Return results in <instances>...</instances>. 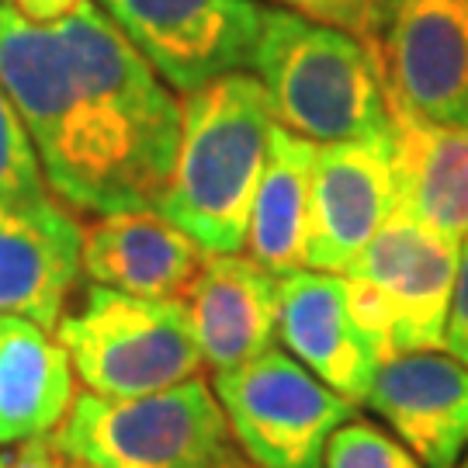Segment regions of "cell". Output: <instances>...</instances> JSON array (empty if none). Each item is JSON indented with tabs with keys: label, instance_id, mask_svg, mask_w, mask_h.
Listing matches in <instances>:
<instances>
[{
	"label": "cell",
	"instance_id": "30bf717a",
	"mask_svg": "<svg viewBox=\"0 0 468 468\" xmlns=\"http://www.w3.org/2000/svg\"><path fill=\"white\" fill-rule=\"evenodd\" d=\"M368 46L402 108L468 129V0H392Z\"/></svg>",
	"mask_w": 468,
	"mask_h": 468
},
{
	"label": "cell",
	"instance_id": "ba28073f",
	"mask_svg": "<svg viewBox=\"0 0 468 468\" xmlns=\"http://www.w3.org/2000/svg\"><path fill=\"white\" fill-rule=\"evenodd\" d=\"M170 90L191 94L253 67L268 7L257 0H94Z\"/></svg>",
	"mask_w": 468,
	"mask_h": 468
},
{
	"label": "cell",
	"instance_id": "83f0119b",
	"mask_svg": "<svg viewBox=\"0 0 468 468\" xmlns=\"http://www.w3.org/2000/svg\"><path fill=\"white\" fill-rule=\"evenodd\" d=\"M67 468H94V465H84V462H69Z\"/></svg>",
	"mask_w": 468,
	"mask_h": 468
},
{
	"label": "cell",
	"instance_id": "8fae6325",
	"mask_svg": "<svg viewBox=\"0 0 468 468\" xmlns=\"http://www.w3.org/2000/svg\"><path fill=\"white\" fill-rule=\"evenodd\" d=\"M396 212L388 133L319 143L309 198L305 271L344 274Z\"/></svg>",
	"mask_w": 468,
	"mask_h": 468
},
{
	"label": "cell",
	"instance_id": "9a60e30c",
	"mask_svg": "<svg viewBox=\"0 0 468 468\" xmlns=\"http://www.w3.org/2000/svg\"><path fill=\"white\" fill-rule=\"evenodd\" d=\"M181 302L205 368L216 375L247 365L278 340V278L247 250L208 253Z\"/></svg>",
	"mask_w": 468,
	"mask_h": 468
},
{
	"label": "cell",
	"instance_id": "ac0fdd59",
	"mask_svg": "<svg viewBox=\"0 0 468 468\" xmlns=\"http://www.w3.org/2000/svg\"><path fill=\"white\" fill-rule=\"evenodd\" d=\"M73 368L56 334L0 316V448L52 434L73 402Z\"/></svg>",
	"mask_w": 468,
	"mask_h": 468
},
{
	"label": "cell",
	"instance_id": "e0dca14e",
	"mask_svg": "<svg viewBox=\"0 0 468 468\" xmlns=\"http://www.w3.org/2000/svg\"><path fill=\"white\" fill-rule=\"evenodd\" d=\"M388 139L396 208L462 247L468 239V129L427 122L388 94Z\"/></svg>",
	"mask_w": 468,
	"mask_h": 468
},
{
	"label": "cell",
	"instance_id": "d6986e66",
	"mask_svg": "<svg viewBox=\"0 0 468 468\" xmlns=\"http://www.w3.org/2000/svg\"><path fill=\"white\" fill-rule=\"evenodd\" d=\"M319 143L288 133L274 122L268 139V160L253 195L247 247L261 268L274 278L305 271V236H309V198Z\"/></svg>",
	"mask_w": 468,
	"mask_h": 468
},
{
	"label": "cell",
	"instance_id": "cb8c5ba5",
	"mask_svg": "<svg viewBox=\"0 0 468 468\" xmlns=\"http://www.w3.org/2000/svg\"><path fill=\"white\" fill-rule=\"evenodd\" d=\"M67 465L69 458L59 452L56 431L21 441L15 452H11V462H7V468H67Z\"/></svg>",
	"mask_w": 468,
	"mask_h": 468
},
{
	"label": "cell",
	"instance_id": "4316f807",
	"mask_svg": "<svg viewBox=\"0 0 468 468\" xmlns=\"http://www.w3.org/2000/svg\"><path fill=\"white\" fill-rule=\"evenodd\" d=\"M7 462H11V452H0V468H7Z\"/></svg>",
	"mask_w": 468,
	"mask_h": 468
},
{
	"label": "cell",
	"instance_id": "6da1fadb",
	"mask_svg": "<svg viewBox=\"0 0 468 468\" xmlns=\"http://www.w3.org/2000/svg\"><path fill=\"white\" fill-rule=\"evenodd\" d=\"M271 129L264 84L243 69L185 94L177 156L153 208L205 253H239Z\"/></svg>",
	"mask_w": 468,
	"mask_h": 468
},
{
	"label": "cell",
	"instance_id": "4fadbf2b",
	"mask_svg": "<svg viewBox=\"0 0 468 468\" xmlns=\"http://www.w3.org/2000/svg\"><path fill=\"white\" fill-rule=\"evenodd\" d=\"M368 410L423 468H454L468 452V365L454 354L402 351L385 357Z\"/></svg>",
	"mask_w": 468,
	"mask_h": 468
},
{
	"label": "cell",
	"instance_id": "f1b7e54d",
	"mask_svg": "<svg viewBox=\"0 0 468 468\" xmlns=\"http://www.w3.org/2000/svg\"><path fill=\"white\" fill-rule=\"evenodd\" d=\"M454 468H468V452H465V458H462V462H458Z\"/></svg>",
	"mask_w": 468,
	"mask_h": 468
},
{
	"label": "cell",
	"instance_id": "603a6c76",
	"mask_svg": "<svg viewBox=\"0 0 468 468\" xmlns=\"http://www.w3.org/2000/svg\"><path fill=\"white\" fill-rule=\"evenodd\" d=\"M444 347H448V354H454L462 365H468V239L462 243V257H458V278H454Z\"/></svg>",
	"mask_w": 468,
	"mask_h": 468
},
{
	"label": "cell",
	"instance_id": "484cf974",
	"mask_svg": "<svg viewBox=\"0 0 468 468\" xmlns=\"http://www.w3.org/2000/svg\"><path fill=\"white\" fill-rule=\"evenodd\" d=\"M208 468H261V465H253L250 458L239 452V448H233V452H226L216 465H208Z\"/></svg>",
	"mask_w": 468,
	"mask_h": 468
},
{
	"label": "cell",
	"instance_id": "9c48e42d",
	"mask_svg": "<svg viewBox=\"0 0 468 468\" xmlns=\"http://www.w3.org/2000/svg\"><path fill=\"white\" fill-rule=\"evenodd\" d=\"M458 257V243L396 208L344 271L378 302L392 354L444 347Z\"/></svg>",
	"mask_w": 468,
	"mask_h": 468
},
{
	"label": "cell",
	"instance_id": "7a4b0ae2",
	"mask_svg": "<svg viewBox=\"0 0 468 468\" xmlns=\"http://www.w3.org/2000/svg\"><path fill=\"white\" fill-rule=\"evenodd\" d=\"M0 84L56 198L77 216L143 208L77 87L59 28L25 17L11 0H0Z\"/></svg>",
	"mask_w": 468,
	"mask_h": 468
},
{
	"label": "cell",
	"instance_id": "52a82bcc",
	"mask_svg": "<svg viewBox=\"0 0 468 468\" xmlns=\"http://www.w3.org/2000/svg\"><path fill=\"white\" fill-rule=\"evenodd\" d=\"M212 388L233 444L261 468H323L334 431L357 417V402L319 382L284 347L218 371Z\"/></svg>",
	"mask_w": 468,
	"mask_h": 468
},
{
	"label": "cell",
	"instance_id": "ffe728a7",
	"mask_svg": "<svg viewBox=\"0 0 468 468\" xmlns=\"http://www.w3.org/2000/svg\"><path fill=\"white\" fill-rule=\"evenodd\" d=\"M323 468H423V462L378 423L351 417L330 437Z\"/></svg>",
	"mask_w": 468,
	"mask_h": 468
},
{
	"label": "cell",
	"instance_id": "d4e9b609",
	"mask_svg": "<svg viewBox=\"0 0 468 468\" xmlns=\"http://www.w3.org/2000/svg\"><path fill=\"white\" fill-rule=\"evenodd\" d=\"M25 17H32L38 25H56L59 17H67L80 0H11Z\"/></svg>",
	"mask_w": 468,
	"mask_h": 468
},
{
	"label": "cell",
	"instance_id": "44dd1931",
	"mask_svg": "<svg viewBox=\"0 0 468 468\" xmlns=\"http://www.w3.org/2000/svg\"><path fill=\"white\" fill-rule=\"evenodd\" d=\"M49 191L42 167H38V156L11 94L0 84V201H21Z\"/></svg>",
	"mask_w": 468,
	"mask_h": 468
},
{
	"label": "cell",
	"instance_id": "5bb4252c",
	"mask_svg": "<svg viewBox=\"0 0 468 468\" xmlns=\"http://www.w3.org/2000/svg\"><path fill=\"white\" fill-rule=\"evenodd\" d=\"M278 340L319 382L351 402L368 399L385 361L354 319L344 274L330 271H295L278 278Z\"/></svg>",
	"mask_w": 468,
	"mask_h": 468
},
{
	"label": "cell",
	"instance_id": "277c9868",
	"mask_svg": "<svg viewBox=\"0 0 468 468\" xmlns=\"http://www.w3.org/2000/svg\"><path fill=\"white\" fill-rule=\"evenodd\" d=\"M56 28L101 135L139 205L153 208L181 143V101L94 0H80Z\"/></svg>",
	"mask_w": 468,
	"mask_h": 468
},
{
	"label": "cell",
	"instance_id": "7402d4cb",
	"mask_svg": "<svg viewBox=\"0 0 468 468\" xmlns=\"http://www.w3.org/2000/svg\"><path fill=\"white\" fill-rule=\"evenodd\" d=\"M282 4L309 21L340 28L361 42H375L392 0H282Z\"/></svg>",
	"mask_w": 468,
	"mask_h": 468
},
{
	"label": "cell",
	"instance_id": "2e32d148",
	"mask_svg": "<svg viewBox=\"0 0 468 468\" xmlns=\"http://www.w3.org/2000/svg\"><path fill=\"white\" fill-rule=\"evenodd\" d=\"M205 257L208 253L156 208H122L84 226L80 271L90 284L125 295L181 299Z\"/></svg>",
	"mask_w": 468,
	"mask_h": 468
},
{
	"label": "cell",
	"instance_id": "5b68a950",
	"mask_svg": "<svg viewBox=\"0 0 468 468\" xmlns=\"http://www.w3.org/2000/svg\"><path fill=\"white\" fill-rule=\"evenodd\" d=\"M52 334L80 385L108 399L164 392L205 371L181 299H139L87 282Z\"/></svg>",
	"mask_w": 468,
	"mask_h": 468
},
{
	"label": "cell",
	"instance_id": "8992f818",
	"mask_svg": "<svg viewBox=\"0 0 468 468\" xmlns=\"http://www.w3.org/2000/svg\"><path fill=\"white\" fill-rule=\"evenodd\" d=\"M56 444L94 468H208L236 448L216 388L201 378L129 399L84 388L56 427Z\"/></svg>",
	"mask_w": 468,
	"mask_h": 468
},
{
	"label": "cell",
	"instance_id": "7c38bea8",
	"mask_svg": "<svg viewBox=\"0 0 468 468\" xmlns=\"http://www.w3.org/2000/svg\"><path fill=\"white\" fill-rule=\"evenodd\" d=\"M84 250V222L52 191L0 201V316L32 319L46 330L69 305Z\"/></svg>",
	"mask_w": 468,
	"mask_h": 468
},
{
	"label": "cell",
	"instance_id": "3957f363",
	"mask_svg": "<svg viewBox=\"0 0 468 468\" xmlns=\"http://www.w3.org/2000/svg\"><path fill=\"white\" fill-rule=\"evenodd\" d=\"M271 115L313 143L388 133V94L375 49L354 35L268 7L253 52Z\"/></svg>",
	"mask_w": 468,
	"mask_h": 468
}]
</instances>
